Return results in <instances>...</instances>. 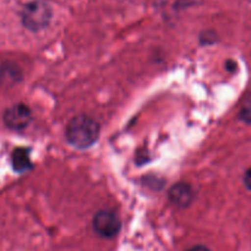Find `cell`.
<instances>
[{"label":"cell","instance_id":"6da1fadb","mask_svg":"<svg viewBox=\"0 0 251 251\" xmlns=\"http://www.w3.org/2000/svg\"><path fill=\"white\" fill-rule=\"evenodd\" d=\"M100 126L92 118L80 115L69 123L66 137L73 146L77 149H87L92 146L98 139Z\"/></svg>","mask_w":251,"mask_h":251},{"label":"cell","instance_id":"7a4b0ae2","mask_svg":"<svg viewBox=\"0 0 251 251\" xmlns=\"http://www.w3.org/2000/svg\"><path fill=\"white\" fill-rule=\"evenodd\" d=\"M50 7L43 1H31L22 10V24L31 31L44 28L50 21Z\"/></svg>","mask_w":251,"mask_h":251},{"label":"cell","instance_id":"3957f363","mask_svg":"<svg viewBox=\"0 0 251 251\" xmlns=\"http://www.w3.org/2000/svg\"><path fill=\"white\" fill-rule=\"evenodd\" d=\"M93 227L100 235L104 238H113L120 229V221L117 215L108 211L97 213L93 220Z\"/></svg>","mask_w":251,"mask_h":251},{"label":"cell","instance_id":"277c9868","mask_svg":"<svg viewBox=\"0 0 251 251\" xmlns=\"http://www.w3.org/2000/svg\"><path fill=\"white\" fill-rule=\"evenodd\" d=\"M4 122L10 129L22 130L31 122V112L25 104L12 105L5 112Z\"/></svg>","mask_w":251,"mask_h":251},{"label":"cell","instance_id":"5b68a950","mask_svg":"<svg viewBox=\"0 0 251 251\" xmlns=\"http://www.w3.org/2000/svg\"><path fill=\"white\" fill-rule=\"evenodd\" d=\"M193 198V190L186 184L174 185L169 191V199H171L174 205L179 206V207H185V206L190 205Z\"/></svg>","mask_w":251,"mask_h":251},{"label":"cell","instance_id":"8992f818","mask_svg":"<svg viewBox=\"0 0 251 251\" xmlns=\"http://www.w3.org/2000/svg\"><path fill=\"white\" fill-rule=\"evenodd\" d=\"M12 167L16 172L22 173L31 168V159H29L28 150L17 149L12 153Z\"/></svg>","mask_w":251,"mask_h":251},{"label":"cell","instance_id":"52a82bcc","mask_svg":"<svg viewBox=\"0 0 251 251\" xmlns=\"http://www.w3.org/2000/svg\"><path fill=\"white\" fill-rule=\"evenodd\" d=\"M240 115H242L243 120H245L247 123H251V98H248L245 100V103L243 104Z\"/></svg>","mask_w":251,"mask_h":251},{"label":"cell","instance_id":"ba28073f","mask_svg":"<svg viewBox=\"0 0 251 251\" xmlns=\"http://www.w3.org/2000/svg\"><path fill=\"white\" fill-rule=\"evenodd\" d=\"M244 183H245V185H247V188L250 189V190H251V169H249V171L245 173Z\"/></svg>","mask_w":251,"mask_h":251},{"label":"cell","instance_id":"9c48e42d","mask_svg":"<svg viewBox=\"0 0 251 251\" xmlns=\"http://www.w3.org/2000/svg\"><path fill=\"white\" fill-rule=\"evenodd\" d=\"M188 251H210L207 249V248H205V247H201V245H199V247H195V248H193V249H190V250H188Z\"/></svg>","mask_w":251,"mask_h":251}]
</instances>
